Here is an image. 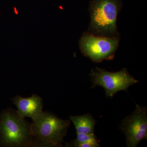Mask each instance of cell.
I'll use <instances>...</instances> for the list:
<instances>
[{
    "mask_svg": "<svg viewBox=\"0 0 147 147\" xmlns=\"http://www.w3.org/2000/svg\"><path fill=\"white\" fill-rule=\"evenodd\" d=\"M121 8L119 0H92L90 22L87 32L96 36L119 37L117 21Z\"/></svg>",
    "mask_w": 147,
    "mask_h": 147,
    "instance_id": "6da1fadb",
    "label": "cell"
},
{
    "mask_svg": "<svg viewBox=\"0 0 147 147\" xmlns=\"http://www.w3.org/2000/svg\"><path fill=\"white\" fill-rule=\"evenodd\" d=\"M31 123L17 111L4 110L0 116V146L25 147L34 144Z\"/></svg>",
    "mask_w": 147,
    "mask_h": 147,
    "instance_id": "7a4b0ae2",
    "label": "cell"
},
{
    "mask_svg": "<svg viewBox=\"0 0 147 147\" xmlns=\"http://www.w3.org/2000/svg\"><path fill=\"white\" fill-rule=\"evenodd\" d=\"M31 123L32 136L44 144L60 146L70 125L69 120H64L51 113L43 112Z\"/></svg>",
    "mask_w": 147,
    "mask_h": 147,
    "instance_id": "3957f363",
    "label": "cell"
},
{
    "mask_svg": "<svg viewBox=\"0 0 147 147\" xmlns=\"http://www.w3.org/2000/svg\"><path fill=\"white\" fill-rule=\"evenodd\" d=\"M119 37L96 36L84 32L79 40V47L84 56L99 63L113 60L118 47Z\"/></svg>",
    "mask_w": 147,
    "mask_h": 147,
    "instance_id": "277c9868",
    "label": "cell"
},
{
    "mask_svg": "<svg viewBox=\"0 0 147 147\" xmlns=\"http://www.w3.org/2000/svg\"><path fill=\"white\" fill-rule=\"evenodd\" d=\"M92 88L102 87L107 97H113L117 92L127 90L129 87L138 81L130 75L125 68L117 72H110L96 67L90 73Z\"/></svg>",
    "mask_w": 147,
    "mask_h": 147,
    "instance_id": "5b68a950",
    "label": "cell"
},
{
    "mask_svg": "<svg viewBox=\"0 0 147 147\" xmlns=\"http://www.w3.org/2000/svg\"><path fill=\"white\" fill-rule=\"evenodd\" d=\"M120 129L125 134L127 147H136L142 140L146 139V108L137 104L133 113L122 121Z\"/></svg>",
    "mask_w": 147,
    "mask_h": 147,
    "instance_id": "8992f818",
    "label": "cell"
},
{
    "mask_svg": "<svg viewBox=\"0 0 147 147\" xmlns=\"http://www.w3.org/2000/svg\"><path fill=\"white\" fill-rule=\"evenodd\" d=\"M12 100L18 109V115L23 118L30 117L33 120L42 113V100L37 95L29 97L17 96Z\"/></svg>",
    "mask_w": 147,
    "mask_h": 147,
    "instance_id": "52a82bcc",
    "label": "cell"
},
{
    "mask_svg": "<svg viewBox=\"0 0 147 147\" xmlns=\"http://www.w3.org/2000/svg\"><path fill=\"white\" fill-rule=\"evenodd\" d=\"M69 118L75 126L76 133L86 134L94 133L96 121L90 114L81 116H70Z\"/></svg>",
    "mask_w": 147,
    "mask_h": 147,
    "instance_id": "ba28073f",
    "label": "cell"
},
{
    "mask_svg": "<svg viewBox=\"0 0 147 147\" xmlns=\"http://www.w3.org/2000/svg\"><path fill=\"white\" fill-rule=\"evenodd\" d=\"M76 138L73 142L74 146L76 147L81 143H90L93 144L96 147L100 146L99 142L94 133L92 134H82L76 133Z\"/></svg>",
    "mask_w": 147,
    "mask_h": 147,
    "instance_id": "9c48e42d",
    "label": "cell"
},
{
    "mask_svg": "<svg viewBox=\"0 0 147 147\" xmlns=\"http://www.w3.org/2000/svg\"><path fill=\"white\" fill-rule=\"evenodd\" d=\"M77 147H96L93 144L90 143H83L77 145Z\"/></svg>",
    "mask_w": 147,
    "mask_h": 147,
    "instance_id": "30bf717a",
    "label": "cell"
}]
</instances>
